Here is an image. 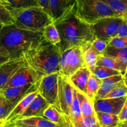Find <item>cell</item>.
<instances>
[{
	"label": "cell",
	"mask_w": 127,
	"mask_h": 127,
	"mask_svg": "<svg viewBox=\"0 0 127 127\" xmlns=\"http://www.w3.org/2000/svg\"><path fill=\"white\" fill-rule=\"evenodd\" d=\"M114 59L120 68V73L124 76L127 68V48H115L107 46L104 54Z\"/></svg>",
	"instance_id": "18"
},
{
	"label": "cell",
	"mask_w": 127,
	"mask_h": 127,
	"mask_svg": "<svg viewBox=\"0 0 127 127\" xmlns=\"http://www.w3.org/2000/svg\"><path fill=\"white\" fill-rule=\"evenodd\" d=\"M49 105L50 104L45 100L44 98L42 97L38 93L31 102L23 114L18 119L32 116L42 117L43 112L49 106Z\"/></svg>",
	"instance_id": "17"
},
{
	"label": "cell",
	"mask_w": 127,
	"mask_h": 127,
	"mask_svg": "<svg viewBox=\"0 0 127 127\" xmlns=\"http://www.w3.org/2000/svg\"><path fill=\"white\" fill-rule=\"evenodd\" d=\"M59 73H51L41 77L35 84L38 94L50 104L58 109V78Z\"/></svg>",
	"instance_id": "9"
},
{
	"label": "cell",
	"mask_w": 127,
	"mask_h": 127,
	"mask_svg": "<svg viewBox=\"0 0 127 127\" xmlns=\"http://www.w3.org/2000/svg\"><path fill=\"white\" fill-rule=\"evenodd\" d=\"M118 117H119V122H120L119 124L127 121V98L122 109L118 115Z\"/></svg>",
	"instance_id": "39"
},
{
	"label": "cell",
	"mask_w": 127,
	"mask_h": 127,
	"mask_svg": "<svg viewBox=\"0 0 127 127\" xmlns=\"http://www.w3.org/2000/svg\"><path fill=\"white\" fill-rule=\"evenodd\" d=\"M26 64L23 58L9 60L0 64V90L3 89L16 71Z\"/></svg>",
	"instance_id": "14"
},
{
	"label": "cell",
	"mask_w": 127,
	"mask_h": 127,
	"mask_svg": "<svg viewBox=\"0 0 127 127\" xmlns=\"http://www.w3.org/2000/svg\"><path fill=\"white\" fill-rule=\"evenodd\" d=\"M119 127H127V121L125 122L122 123V124H119Z\"/></svg>",
	"instance_id": "42"
},
{
	"label": "cell",
	"mask_w": 127,
	"mask_h": 127,
	"mask_svg": "<svg viewBox=\"0 0 127 127\" xmlns=\"http://www.w3.org/2000/svg\"><path fill=\"white\" fill-rule=\"evenodd\" d=\"M8 60H9L7 58H6V57H3V56L0 55V64L4 63V62H7V61Z\"/></svg>",
	"instance_id": "40"
},
{
	"label": "cell",
	"mask_w": 127,
	"mask_h": 127,
	"mask_svg": "<svg viewBox=\"0 0 127 127\" xmlns=\"http://www.w3.org/2000/svg\"><path fill=\"white\" fill-rule=\"evenodd\" d=\"M36 2L38 7L42 8L47 14L50 16L49 0H36Z\"/></svg>",
	"instance_id": "38"
},
{
	"label": "cell",
	"mask_w": 127,
	"mask_h": 127,
	"mask_svg": "<svg viewBox=\"0 0 127 127\" xmlns=\"http://www.w3.org/2000/svg\"><path fill=\"white\" fill-rule=\"evenodd\" d=\"M117 37H127V18L123 17V21L118 29Z\"/></svg>",
	"instance_id": "37"
},
{
	"label": "cell",
	"mask_w": 127,
	"mask_h": 127,
	"mask_svg": "<svg viewBox=\"0 0 127 127\" xmlns=\"http://www.w3.org/2000/svg\"><path fill=\"white\" fill-rule=\"evenodd\" d=\"M127 95V86L125 84L124 80L119 82V84L110 91L104 98H117L124 97ZM103 99V98H102Z\"/></svg>",
	"instance_id": "32"
},
{
	"label": "cell",
	"mask_w": 127,
	"mask_h": 127,
	"mask_svg": "<svg viewBox=\"0 0 127 127\" xmlns=\"http://www.w3.org/2000/svg\"><path fill=\"white\" fill-rule=\"evenodd\" d=\"M37 91L35 84H28L19 87L5 88L0 90V93L10 102L16 105L29 93Z\"/></svg>",
	"instance_id": "12"
},
{
	"label": "cell",
	"mask_w": 127,
	"mask_h": 127,
	"mask_svg": "<svg viewBox=\"0 0 127 127\" xmlns=\"http://www.w3.org/2000/svg\"><path fill=\"white\" fill-rule=\"evenodd\" d=\"M42 37L46 42L55 45H58L60 42L59 33L53 22L47 25L43 28Z\"/></svg>",
	"instance_id": "25"
},
{
	"label": "cell",
	"mask_w": 127,
	"mask_h": 127,
	"mask_svg": "<svg viewBox=\"0 0 127 127\" xmlns=\"http://www.w3.org/2000/svg\"><path fill=\"white\" fill-rule=\"evenodd\" d=\"M100 83L101 79L97 78L93 73L91 74L86 86V95L93 102H94L97 93L100 88Z\"/></svg>",
	"instance_id": "27"
},
{
	"label": "cell",
	"mask_w": 127,
	"mask_h": 127,
	"mask_svg": "<svg viewBox=\"0 0 127 127\" xmlns=\"http://www.w3.org/2000/svg\"><path fill=\"white\" fill-rule=\"evenodd\" d=\"M76 95L79 101L82 117L95 115L94 102L91 101L86 94L78 91V90H76Z\"/></svg>",
	"instance_id": "22"
},
{
	"label": "cell",
	"mask_w": 127,
	"mask_h": 127,
	"mask_svg": "<svg viewBox=\"0 0 127 127\" xmlns=\"http://www.w3.org/2000/svg\"><path fill=\"white\" fill-rule=\"evenodd\" d=\"M122 21V16L105 17L89 25L95 38L109 43L112 38L117 36L118 29Z\"/></svg>",
	"instance_id": "7"
},
{
	"label": "cell",
	"mask_w": 127,
	"mask_h": 127,
	"mask_svg": "<svg viewBox=\"0 0 127 127\" xmlns=\"http://www.w3.org/2000/svg\"><path fill=\"white\" fill-rule=\"evenodd\" d=\"M95 115L99 127H116L120 124L118 115L101 112H96Z\"/></svg>",
	"instance_id": "24"
},
{
	"label": "cell",
	"mask_w": 127,
	"mask_h": 127,
	"mask_svg": "<svg viewBox=\"0 0 127 127\" xmlns=\"http://www.w3.org/2000/svg\"><path fill=\"white\" fill-rule=\"evenodd\" d=\"M108 46L115 48H127V37L116 36L110 40Z\"/></svg>",
	"instance_id": "35"
},
{
	"label": "cell",
	"mask_w": 127,
	"mask_h": 127,
	"mask_svg": "<svg viewBox=\"0 0 127 127\" xmlns=\"http://www.w3.org/2000/svg\"><path fill=\"white\" fill-rule=\"evenodd\" d=\"M42 40V32L19 28L14 24L4 25L0 28V55L9 60L22 58Z\"/></svg>",
	"instance_id": "1"
},
{
	"label": "cell",
	"mask_w": 127,
	"mask_h": 127,
	"mask_svg": "<svg viewBox=\"0 0 127 127\" xmlns=\"http://www.w3.org/2000/svg\"><path fill=\"white\" fill-rule=\"evenodd\" d=\"M96 66L106 67L118 70L120 72V68L118 63L112 58L104 55H99L97 57Z\"/></svg>",
	"instance_id": "31"
},
{
	"label": "cell",
	"mask_w": 127,
	"mask_h": 127,
	"mask_svg": "<svg viewBox=\"0 0 127 127\" xmlns=\"http://www.w3.org/2000/svg\"><path fill=\"white\" fill-rule=\"evenodd\" d=\"M124 82H125V84H126L127 86V68L125 74L124 75Z\"/></svg>",
	"instance_id": "41"
},
{
	"label": "cell",
	"mask_w": 127,
	"mask_h": 127,
	"mask_svg": "<svg viewBox=\"0 0 127 127\" xmlns=\"http://www.w3.org/2000/svg\"><path fill=\"white\" fill-rule=\"evenodd\" d=\"M122 80H124V76L121 74H116L101 79L100 88L97 93L94 100L104 98L105 95L119 84V82Z\"/></svg>",
	"instance_id": "20"
},
{
	"label": "cell",
	"mask_w": 127,
	"mask_h": 127,
	"mask_svg": "<svg viewBox=\"0 0 127 127\" xmlns=\"http://www.w3.org/2000/svg\"><path fill=\"white\" fill-rule=\"evenodd\" d=\"M0 2H1V3H2V4H3L4 5H5V2L3 1V0H0Z\"/></svg>",
	"instance_id": "44"
},
{
	"label": "cell",
	"mask_w": 127,
	"mask_h": 127,
	"mask_svg": "<svg viewBox=\"0 0 127 127\" xmlns=\"http://www.w3.org/2000/svg\"><path fill=\"white\" fill-rule=\"evenodd\" d=\"M3 1H4V0H3ZM4 2H5V1H4Z\"/></svg>",
	"instance_id": "45"
},
{
	"label": "cell",
	"mask_w": 127,
	"mask_h": 127,
	"mask_svg": "<svg viewBox=\"0 0 127 127\" xmlns=\"http://www.w3.org/2000/svg\"><path fill=\"white\" fill-rule=\"evenodd\" d=\"M40 78L35 70L26 64L16 71L4 88L22 86L31 83L35 84Z\"/></svg>",
	"instance_id": "10"
},
{
	"label": "cell",
	"mask_w": 127,
	"mask_h": 127,
	"mask_svg": "<svg viewBox=\"0 0 127 127\" xmlns=\"http://www.w3.org/2000/svg\"><path fill=\"white\" fill-rule=\"evenodd\" d=\"M38 93L37 91L32 92V93H31L29 94H27V95H26V96H25L22 100H20V101L15 105L14 109H12V111H11V113L9 114V115L7 117L6 120H4V125L5 124L14 121L15 120H16V119H17L18 118H19V117L23 114V112L25 111L26 108L28 107V105H29L31 102L33 100V98L37 95V94H38Z\"/></svg>",
	"instance_id": "19"
},
{
	"label": "cell",
	"mask_w": 127,
	"mask_h": 127,
	"mask_svg": "<svg viewBox=\"0 0 127 127\" xmlns=\"http://www.w3.org/2000/svg\"><path fill=\"white\" fill-rule=\"evenodd\" d=\"M14 106L0 93V120L4 121Z\"/></svg>",
	"instance_id": "29"
},
{
	"label": "cell",
	"mask_w": 127,
	"mask_h": 127,
	"mask_svg": "<svg viewBox=\"0 0 127 127\" xmlns=\"http://www.w3.org/2000/svg\"><path fill=\"white\" fill-rule=\"evenodd\" d=\"M70 119L72 127H82L83 117L81 113L79 101L77 97L76 90L74 87H73V99L70 110Z\"/></svg>",
	"instance_id": "23"
},
{
	"label": "cell",
	"mask_w": 127,
	"mask_h": 127,
	"mask_svg": "<svg viewBox=\"0 0 127 127\" xmlns=\"http://www.w3.org/2000/svg\"><path fill=\"white\" fill-rule=\"evenodd\" d=\"M3 127H59L55 123L41 116L21 118L6 124Z\"/></svg>",
	"instance_id": "13"
},
{
	"label": "cell",
	"mask_w": 127,
	"mask_h": 127,
	"mask_svg": "<svg viewBox=\"0 0 127 127\" xmlns=\"http://www.w3.org/2000/svg\"><path fill=\"white\" fill-rule=\"evenodd\" d=\"M92 73L100 79H104L116 74H121L119 71L101 66H95Z\"/></svg>",
	"instance_id": "28"
},
{
	"label": "cell",
	"mask_w": 127,
	"mask_h": 127,
	"mask_svg": "<svg viewBox=\"0 0 127 127\" xmlns=\"http://www.w3.org/2000/svg\"><path fill=\"white\" fill-rule=\"evenodd\" d=\"M14 24L17 27L34 32H42L47 25L53 22L52 17L38 6L9 9Z\"/></svg>",
	"instance_id": "4"
},
{
	"label": "cell",
	"mask_w": 127,
	"mask_h": 127,
	"mask_svg": "<svg viewBox=\"0 0 127 127\" xmlns=\"http://www.w3.org/2000/svg\"><path fill=\"white\" fill-rule=\"evenodd\" d=\"M97 119L96 115L83 117V125L82 127H98Z\"/></svg>",
	"instance_id": "36"
},
{
	"label": "cell",
	"mask_w": 127,
	"mask_h": 127,
	"mask_svg": "<svg viewBox=\"0 0 127 127\" xmlns=\"http://www.w3.org/2000/svg\"><path fill=\"white\" fill-rule=\"evenodd\" d=\"M50 16L53 21H57L76 7V0H49Z\"/></svg>",
	"instance_id": "15"
},
{
	"label": "cell",
	"mask_w": 127,
	"mask_h": 127,
	"mask_svg": "<svg viewBox=\"0 0 127 127\" xmlns=\"http://www.w3.org/2000/svg\"><path fill=\"white\" fill-rule=\"evenodd\" d=\"M60 55L58 46L43 39L37 46L25 52L23 58L41 78L46 74L59 73Z\"/></svg>",
	"instance_id": "3"
},
{
	"label": "cell",
	"mask_w": 127,
	"mask_h": 127,
	"mask_svg": "<svg viewBox=\"0 0 127 127\" xmlns=\"http://www.w3.org/2000/svg\"><path fill=\"white\" fill-rule=\"evenodd\" d=\"M91 46L93 49L96 52L97 55H103L105 49L107 47L108 43L101 39L95 38V39L92 42Z\"/></svg>",
	"instance_id": "34"
},
{
	"label": "cell",
	"mask_w": 127,
	"mask_h": 127,
	"mask_svg": "<svg viewBox=\"0 0 127 127\" xmlns=\"http://www.w3.org/2000/svg\"><path fill=\"white\" fill-rule=\"evenodd\" d=\"M84 51L81 46H74L61 53L60 58V75L69 77L82 67H84Z\"/></svg>",
	"instance_id": "6"
},
{
	"label": "cell",
	"mask_w": 127,
	"mask_h": 127,
	"mask_svg": "<svg viewBox=\"0 0 127 127\" xmlns=\"http://www.w3.org/2000/svg\"><path fill=\"white\" fill-rule=\"evenodd\" d=\"M14 24L10 11L5 5L0 2V26Z\"/></svg>",
	"instance_id": "33"
},
{
	"label": "cell",
	"mask_w": 127,
	"mask_h": 127,
	"mask_svg": "<svg viewBox=\"0 0 127 127\" xmlns=\"http://www.w3.org/2000/svg\"><path fill=\"white\" fill-rule=\"evenodd\" d=\"M91 73L86 66L82 67L68 77V80L76 90L86 94V86Z\"/></svg>",
	"instance_id": "16"
},
{
	"label": "cell",
	"mask_w": 127,
	"mask_h": 127,
	"mask_svg": "<svg viewBox=\"0 0 127 127\" xmlns=\"http://www.w3.org/2000/svg\"><path fill=\"white\" fill-rule=\"evenodd\" d=\"M127 95L117 98H103L95 100L94 108L95 112L119 115L127 100Z\"/></svg>",
	"instance_id": "11"
},
{
	"label": "cell",
	"mask_w": 127,
	"mask_h": 127,
	"mask_svg": "<svg viewBox=\"0 0 127 127\" xmlns=\"http://www.w3.org/2000/svg\"><path fill=\"white\" fill-rule=\"evenodd\" d=\"M4 1L5 6L9 9L30 6H37L36 0H4Z\"/></svg>",
	"instance_id": "30"
},
{
	"label": "cell",
	"mask_w": 127,
	"mask_h": 127,
	"mask_svg": "<svg viewBox=\"0 0 127 127\" xmlns=\"http://www.w3.org/2000/svg\"><path fill=\"white\" fill-rule=\"evenodd\" d=\"M91 45L92 43H91L82 47H83V51H84L83 55H84L85 66L87 68H89V69L92 73L96 66L97 54Z\"/></svg>",
	"instance_id": "26"
},
{
	"label": "cell",
	"mask_w": 127,
	"mask_h": 127,
	"mask_svg": "<svg viewBox=\"0 0 127 127\" xmlns=\"http://www.w3.org/2000/svg\"><path fill=\"white\" fill-rule=\"evenodd\" d=\"M76 15L88 24L103 17L122 16L100 0H76Z\"/></svg>",
	"instance_id": "5"
},
{
	"label": "cell",
	"mask_w": 127,
	"mask_h": 127,
	"mask_svg": "<svg viewBox=\"0 0 127 127\" xmlns=\"http://www.w3.org/2000/svg\"><path fill=\"white\" fill-rule=\"evenodd\" d=\"M4 124V121L2 120H0V127H3Z\"/></svg>",
	"instance_id": "43"
},
{
	"label": "cell",
	"mask_w": 127,
	"mask_h": 127,
	"mask_svg": "<svg viewBox=\"0 0 127 127\" xmlns=\"http://www.w3.org/2000/svg\"><path fill=\"white\" fill-rule=\"evenodd\" d=\"M42 117L56 124L59 127H69V125L64 116L55 107L52 105H49L45 110Z\"/></svg>",
	"instance_id": "21"
},
{
	"label": "cell",
	"mask_w": 127,
	"mask_h": 127,
	"mask_svg": "<svg viewBox=\"0 0 127 127\" xmlns=\"http://www.w3.org/2000/svg\"><path fill=\"white\" fill-rule=\"evenodd\" d=\"M53 23L60 38V42L57 46L61 53L74 46L84 47L95 39L90 25L76 15V7Z\"/></svg>",
	"instance_id": "2"
},
{
	"label": "cell",
	"mask_w": 127,
	"mask_h": 127,
	"mask_svg": "<svg viewBox=\"0 0 127 127\" xmlns=\"http://www.w3.org/2000/svg\"><path fill=\"white\" fill-rule=\"evenodd\" d=\"M58 110L66 120L69 127H72L70 110L73 99V87L68 77L59 74L58 78Z\"/></svg>",
	"instance_id": "8"
}]
</instances>
